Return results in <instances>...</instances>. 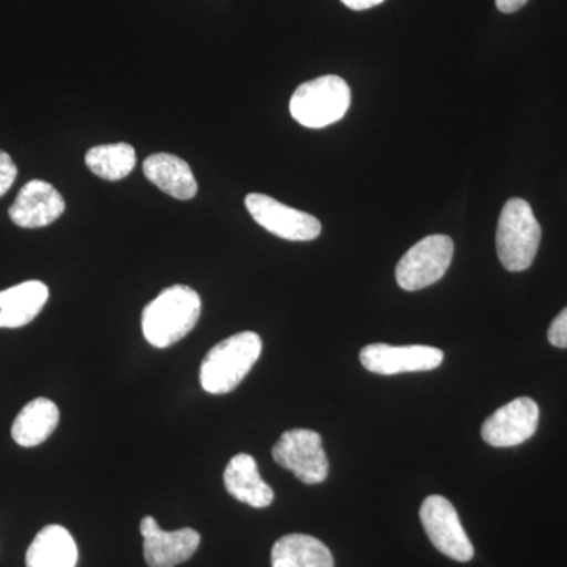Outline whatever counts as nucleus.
<instances>
[{"label":"nucleus","instance_id":"obj_1","mask_svg":"<svg viewBox=\"0 0 567 567\" xmlns=\"http://www.w3.org/2000/svg\"><path fill=\"white\" fill-rule=\"evenodd\" d=\"M203 301L188 286L164 289L142 312V333L148 344L167 349L177 344L199 322Z\"/></svg>","mask_w":567,"mask_h":567},{"label":"nucleus","instance_id":"obj_2","mask_svg":"<svg viewBox=\"0 0 567 567\" xmlns=\"http://www.w3.org/2000/svg\"><path fill=\"white\" fill-rule=\"evenodd\" d=\"M262 353V339L244 331L213 347L200 364V385L210 394H227L244 382Z\"/></svg>","mask_w":567,"mask_h":567},{"label":"nucleus","instance_id":"obj_3","mask_svg":"<svg viewBox=\"0 0 567 567\" xmlns=\"http://www.w3.org/2000/svg\"><path fill=\"white\" fill-rule=\"evenodd\" d=\"M543 229L527 200H507L496 229V252L507 271H524L532 267L539 249Z\"/></svg>","mask_w":567,"mask_h":567},{"label":"nucleus","instance_id":"obj_4","mask_svg":"<svg viewBox=\"0 0 567 567\" xmlns=\"http://www.w3.org/2000/svg\"><path fill=\"white\" fill-rule=\"evenodd\" d=\"M352 92L336 74L305 82L290 99V114L306 128H324L341 121L349 111Z\"/></svg>","mask_w":567,"mask_h":567},{"label":"nucleus","instance_id":"obj_5","mask_svg":"<svg viewBox=\"0 0 567 567\" xmlns=\"http://www.w3.org/2000/svg\"><path fill=\"white\" fill-rule=\"evenodd\" d=\"M454 256L447 235H429L404 254L395 267V281L406 292L425 289L445 276Z\"/></svg>","mask_w":567,"mask_h":567},{"label":"nucleus","instance_id":"obj_6","mask_svg":"<svg viewBox=\"0 0 567 567\" xmlns=\"http://www.w3.org/2000/svg\"><path fill=\"white\" fill-rule=\"evenodd\" d=\"M274 458L305 484L323 483L330 473L322 436L309 429L284 432L274 447Z\"/></svg>","mask_w":567,"mask_h":567},{"label":"nucleus","instance_id":"obj_7","mask_svg":"<svg viewBox=\"0 0 567 567\" xmlns=\"http://www.w3.org/2000/svg\"><path fill=\"white\" fill-rule=\"evenodd\" d=\"M245 204L254 221L284 240L311 241L322 233V224L316 216L284 205L267 194H248Z\"/></svg>","mask_w":567,"mask_h":567},{"label":"nucleus","instance_id":"obj_8","mask_svg":"<svg viewBox=\"0 0 567 567\" xmlns=\"http://www.w3.org/2000/svg\"><path fill=\"white\" fill-rule=\"evenodd\" d=\"M420 517L425 535L432 540L436 550L461 563L473 558L475 548L462 527L456 507L451 505L445 496H427L421 506Z\"/></svg>","mask_w":567,"mask_h":567},{"label":"nucleus","instance_id":"obj_9","mask_svg":"<svg viewBox=\"0 0 567 567\" xmlns=\"http://www.w3.org/2000/svg\"><path fill=\"white\" fill-rule=\"evenodd\" d=\"M360 360L374 374L398 375L434 371L442 365L445 354L431 346L371 344L361 350Z\"/></svg>","mask_w":567,"mask_h":567},{"label":"nucleus","instance_id":"obj_10","mask_svg":"<svg viewBox=\"0 0 567 567\" xmlns=\"http://www.w3.org/2000/svg\"><path fill=\"white\" fill-rule=\"evenodd\" d=\"M539 425V406L529 398H518L496 410L484 421L481 435L495 447L522 445L536 434Z\"/></svg>","mask_w":567,"mask_h":567},{"label":"nucleus","instance_id":"obj_11","mask_svg":"<svg viewBox=\"0 0 567 567\" xmlns=\"http://www.w3.org/2000/svg\"><path fill=\"white\" fill-rule=\"evenodd\" d=\"M144 558L148 567H175L188 561L200 546V535L193 528L164 532L155 518H142Z\"/></svg>","mask_w":567,"mask_h":567},{"label":"nucleus","instance_id":"obj_12","mask_svg":"<svg viewBox=\"0 0 567 567\" xmlns=\"http://www.w3.org/2000/svg\"><path fill=\"white\" fill-rule=\"evenodd\" d=\"M65 212L62 194L43 181H32L22 186L11 205V221L24 229H39L58 221Z\"/></svg>","mask_w":567,"mask_h":567},{"label":"nucleus","instance_id":"obj_13","mask_svg":"<svg viewBox=\"0 0 567 567\" xmlns=\"http://www.w3.org/2000/svg\"><path fill=\"white\" fill-rule=\"evenodd\" d=\"M224 486L235 499L257 509L270 506L275 499L274 488L265 483L249 454L241 453L230 458L224 472Z\"/></svg>","mask_w":567,"mask_h":567},{"label":"nucleus","instance_id":"obj_14","mask_svg":"<svg viewBox=\"0 0 567 567\" xmlns=\"http://www.w3.org/2000/svg\"><path fill=\"white\" fill-rule=\"evenodd\" d=\"M50 298L41 281H25L0 292V328H21L35 320Z\"/></svg>","mask_w":567,"mask_h":567},{"label":"nucleus","instance_id":"obj_15","mask_svg":"<svg viewBox=\"0 0 567 567\" xmlns=\"http://www.w3.org/2000/svg\"><path fill=\"white\" fill-rule=\"evenodd\" d=\"M144 174L163 193L175 199L189 200L197 194L192 167L171 153H155L144 162Z\"/></svg>","mask_w":567,"mask_h":567},{"label":"nucleus","instance_id":"obj_16","mask_svg":"<svg viewBox=\"0 0 567 567\" xmlns=\"http://www.w3.org/2000/svg\"><path fill=\"white\" fill-rule=\"evenodd\" d=\"M78 546L69 529L48 525L32 540L25 555L28 567H76Z\"/></svg>","mask_w":567,"mask_h":567},{"label":"nucleus","instance_id":"obj_17","mask_svg":"<svg viewBox=\"0 0 567 567\" xmlns=\"http://www.w3.org/2000/svg\"><path fill=\"white\" fill-rule=\"evenodd\" d=\"M61 412L47 398L33 399L11 425V436L20 446L33 447L47 442L58 427Z\"/></svg>","mask_w":567,"mask_h":567},{"label":"nucleus","instance_id":"obj_18","mask_svg":"<svg viewBox=\"0 0 567 567\" xmlns=\"http://www.w3.org/2000/svg\"><path fill=\"white\" fill-rule=\"evenodd\" d=\"M274 567H334L333 555L322 540L308 535H287L271 550Z\"/></svg>","mask_w":567,"mask_h":567},{"label":"nucleus","instance_id":"obj_19","mask_svg":"<svg viewBox=\"0 0 567 567\" xmlns=\"http://www.w3.org/2000/svg\"><path fill=\"white\" fill-rule=\"evenodd\" d=\"M85 164L96 177L118 182L132 174L136 166V152L126 142L96 145L85 155Z\"/></svg>","mask_w":567,"mask_h":567},{"label":"nucleus","instance_id":"obj_20","mask_svg":"<svg viewBox=\"0 0 567 567\" xmlns=\"http://www.w3.org/2000/svg\"><path fill=\"white\" fill-rule=\"evenodd\" d=\"M18 167L9 153L0 151V197L9 193L14 181H17Z\"/></svg>","mask_w":567,"mask_h":567},{"label":"nucleus","instance_id":"obj_21","mask_svg":"<svg viewBox=\"0 0 567 567\" xmlns=\"http://www.w3.org/2000/svg\"><path fill=\"white\" fill-rule=\"evenodd\" d=\"M547 338L551 346L558 347V349H567V308L555 317L554 322L548 328Z\"/></svg>","mask_w":567,"mask_h":567},{"label":"nucleus","instance_id":"obj_22","mask_svg":"<svg viewBox=\"0 0 567 567\" xmlns=\"http://www.w3.org/2000/svg\"><path fill=\"white\" fill-rule=\"evenodd\" d=\"M341 2L344 3L346 7H349V9L361 11L380 6V3L385 2V0H341Z\"/></svg>","mask_w":567,"mask_h":567},{"label":"nucleus","instance_id":"obj_23","mask_svg":"<svg viewBox=\"0 0 567 567\" xmlns=\"http://www.w3.org/2000/svg\"><path fill=\"white\" fill-rule=\"evenodd\" d=\"M527 2L528 0H495L496 9L503 11V13H514V11L520 10Z\"/></svg>","mask_w":567,"mask_h":567}]
</instances>
